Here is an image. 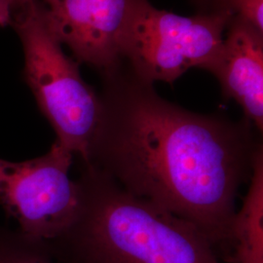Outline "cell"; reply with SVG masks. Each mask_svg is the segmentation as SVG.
Returning <instances> with one entry per match:
<instances>
[{"label":"cell","mask_w":263,"mask_h":263,"mask_svg":"<svg viewBox=\"0 0 263 263\" xmlns=\"http://www.w3.org/2000/svg\"><path fill=\"white\" fill-rule=\"evenodd\" d=\"M72 160L57 141L34 159H0V204L17 220L21 233L50 242L72 224L80 205L78 182L68 176Z\"/></svg>","instance_id":"cell-5"},{"label":"cell","mask_w":263,"mask_h":263,"mask_svg":"<svg viewBox=\"0 0 263 263\" xmlns=\"http://www.w3.org/2000/svg\"><path fill=\"white\" fill-rule=\"evenodd\" d=\"M48 25L78 63L117 74L134 0H41Z\"/></svg>","instance_id":"cell-6"},{"label":"cell","mask_w":263,"mask_h":263,"mask_svg":"<svg viewBox=\"0 0 263 263\" xmlns=\"http://www.w3.org/2000/svg\"><path fill=\"white\" fill-rule=\"evenodd\" d=\"M104 114L85 167L136 197L196 226L215 248H231L235 201L251 179L254 127L191 112L152 84L107 78Z\"/></svg>","instance_id":"cell-1"},{"label":"cell","mask_w":263,"mask_h":263,"mask_svg":"<svg viewBox=\"0 0 263 263\" xmlns=\"http://www.w3.org/2000/svg\"><path fill=\"white\" fill-rule=\"evenodd\" d=\"M251 183L231 229L233 263H263V148L254 155Z\"/></svg>","instance_id":"cell-8"},{"label":"cell","mask_w":263,"mask_h":263,"mask_svg":"<svg viewBox=\"0 0 263 263\" xmlns=\"http://www.w3.org/2000/svg\"><path fill=\"white\" fill-rule=\"evenodd\" d=\"M236 18L263 34V0H227Z\"/></svg>","instance_id":"cell-10"},{"label":"cell","mask_w":263,"mask_h":263,"mask_svg":"<svg viewBox=\"0 0 263 263\" xmlns=\"http://www.w3.org/2000/svg\"><path fill=\"white\" fill-rule=\"evenodd\" d=\"M234 14L229 8L184 17L134 0L123 34L122 57L142 82L173 83L192 67L209 70L218 56Z\"/></svg>","instance_id":"cell-4"},{"label":"cell","mask_w":263,"mask_h":263,"mask_svg":"<svg viewBox=\"0 0 263 263\" xmlns=\"http://www.w3.org/2000/svg\"><path fill=\"white\" fill-rule=\"evenodd\" d=\"M32 0H14V11L19 9L21 7H23L24 5L28 4L29 2H31ZM13 11V12H14Z\"/></svg>","instance_id":"cell-12"},{"label":"cell","mask_w":263,"mask_h":263,"mask_svg":"<svg viewBox=\"0 0 263 263\" xmlns=\"http://www.w3.org/2000/svg\"><path fill=\"white\" fill-rule=\"evenodd\" d=\"M11 24L23 44L25 81L56 133V141L87 165L103 119L102 97L83 80L79 63L63 51L41 0L15 10Z\"/></svg>","instance_id":"cell-3"},{"label":"cell","mask_w":263,"mask_h":263,"mask_svg":"<svg viewBox=\"0 0 263 263\" xmlns=\"http://www.w3.org/2000/svg\"><path fill=\"white\" fill-rule=\"evenodd\" d=\"M82 167L76 219L46 242L57 262L220 263L196 226Z\"/></svg>","instance_id":"cell-2"},{"label":"cell","mask_w":263,"mask_h":263,"mask_svg":"<svg viewBox=\"0 0 263 263\" xmlns=\"http://www.w3.org/2000/svg\"><path fill=\"white\" fill-rule=\"evenodd\" d=\"M14 11V0H0V27L11 24Z\"/></svg>","instance_id":"cell-11"},{"label":"cell","mask_w":263,"mask_h":263,"mask_svg":"<svg viewBox=\"0 0 263 263\" xmlns=\"http://www.w3.org/2000/svg\"><path fill=\"white\" fill-rule=\"evenodd\" d=\"M0 263H58L46 242L0 227Z\"/></svg>","instance_id":"cell-9"},{"label":"cell","mask_w":263,"mask_h":263,"mask_svg":"<svg viewBox=\"0 0 263 263\" xmlns=\"http://www.w3.org/2000/svg\"><path fill=\"white\" fill-rule=\"evenodd\" d=\"M211 71L221 85L226 98L242 107L245 120L259 134L263 130V34L238 18L229 24V32Z\"/></svg>","instance_id":"cell-7"}]
</instances>
